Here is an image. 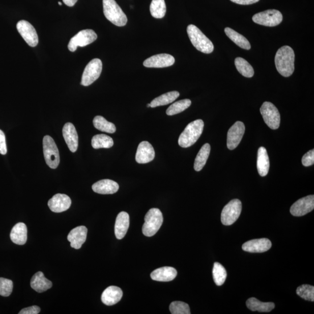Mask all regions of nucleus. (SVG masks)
<instances>
[{
  "label": "nucleus",
  "mask_w": 314,
  "mask_h": 314,
  "mask_svg": "<svg viewBox=\"0 0 314 314\" xmlns=\"http://www.w3.org/2000/svg\"><path fill=\"white\" fill-rule=\"evenodd\" d=\"M295 52L288 46H283L277 51L275 63L277 71L284 77H289L295 71Z\"/></svg>",
  "instance_id": "nucleus-1"
},
{
  "label": "nucleus",
  "mask_w": 314,
  "mask_h": 314,
  "mask_svg": "<svg viewBox=\"0 0 314 314\" xmlns=\"http://www.w3.org/2000/svg\"><path fill=\"white\" fill-rule=\"evenodd\" d=\"M204 126L205 124L202 120H195L187 125L179 136V145L183 148H187L193 146L201 136Z\"/></svg>",
  "instance_id": "nucleus-2"
},
{
  "label": "nucleus",
  "mask_w": 314,
  "mask_h": 314,
  "mask_svg": "<svg viewBox=\"0 0 314 314\" xmlns=\"http://www.w3.org/2000/svg\"><path fill=\"white\" fill-rule=\"evenodd\" d=\"M187 32L190 42L197 50L205 54H210L214 51L213 43L197 26L190 24L187 26Z\"/></svg>",
  "instance_id": "nucleus-3"
},
{
  "label": "nucleus",
  "mask_w": 314,
  "mask_h": 314,
  "mask_svg": "<svg viewBox=\"0 0 314 314\" xmlns=\"http://www.w3.org/2000/svg\"><path fill=\"white\" fill-rule=\"evenodd\" d=\"M105 18L117 26H124L128 22L127 16L115 0H103Z\"/></svg>",
  "instance_id": "nucleus-4"
},
{
  "label": "nucleus",
  "mask_w": 314,
  "mask_h": 314,
  "mask_svg": "<svg viewBox=\"0 0 314 314\" xmlns=\"http://www.w3.org/2000/svg\"><path fill=\"white\" fill-rule=\"evenodd\" d=\"M163 223L161 211L158 209H150L146 214L145 223L142 226V234L147 237H152L157 233Z\"/></svg>",
  "instance_id": "nucleus-5"
},
{
  "label": "nucleus",
  "mask_w": 314,
  "mask_h": 314,
  "mask_svg": "<svg viewBox=\"0 0 314 314\" xmlns=\"http://www.w3.org/2000/svg\"><path fill=\"white\" fill-rule=\"evenodd\" d=\"M43 153L47 165L52 169L59 166L60 159L58 148L53 138L50 136L43 138Z\"/></svg>",
  "instance_id": "nucleus-6"
},
{
  "label": "nucleus",
  "mask_w": 314,
  "mask_h": 314,
  "mask_svg": "<svg viewBox=\"0 0 314 314\" xmlns=\"http://www.w3.org/2000/svg\"><path fill=\"white\" fill-rule=\"evenodd\" d=\"M242 210V202L238 199H232L224 207L221 213V222L223 225H232L239 218Z\"/></svg>",
  "instance_id": "nucleus-7"
},
{
  "label": "nucleus",
  "mask_w": 314,
  "mask_h": 314,
  "mask_svg": "<svg viewBox=\"0 0 314 314\" xmlns=\"http://www.w3.org/2000/svg\"><path fill=\"white\" fill-rule=\"evenodd\" d=\"M264 121L273 130L278 129L280 123V113L275 106L270 102H264L260 108Z\"/></svg>",
  "instance_id": "nucleus-8"
},
{
  "label": "nucleus",
  "mask_w": 314,
  "mask_h": 314,
  "mask_svg": "<svg viewBox=\"0 0 314 314\" xmlns=\"http://www.w3.org/2000/svg\"><path fill=\"white\" fill-rule=\"evenodd\" d=\"M283 20L282 13L278 10H269L259 12L252 16L254 22L261 25L274 27L278 25Z\"/></svg>",
  "instance_id": "nucleus-9"
},
{
  "label": "nucleus",
  "mask_w": 314,
  "mask_h": 314,
  "mask_svg": "<svg viewBox=\"0 0 314 314\" xmlns=\"http://www.w3.org/2000/svg\"><path fill=\"white\" fill-rule=\"evenodd\" d=\"M103 69L102 61L99 59H95L85 67L81 77V84L88 87L99 79Z\"/></svg>",
  "instance_id": "nucleus-10"
},
{
  "label": "nucleus",
  "mask_w": 314,
  "mask_h": 314,
  "mask_svg": "<svg viewBox=\"0 0 314 314\" xmlns=\"http://www.w3.org/2000/svg\"><path fill=\"white\" fill-rule=\"evenodd\" d=\"M97 39L96 32L92 30L81 31L71 39L68 44L69 51L74 52L78 47H85Z\"/></svg>",
  "instance_id": "nucleus-11"
},
{
  "label": "nucleus",
  "mask_w": 314,
  "mask_h": 314,
  "mask_svg": "<svg viewBox=\"0 0 314 314\" xmlns=\"http://www.w3.org/2000/svg\"><path fill=\"white\" fill-rule=\"evenodd\" d=\"M16 27L20 35L28 46L34 47L38 44V34L34 27L30 22L24 20H20L16 24Z\"/></svg>",
  "instance_id": "nucleus-12"
},
{
  "label": "nucleus",
  "mask_w": 314,
  "mask_h": 314,
  "mask_svg": "<svg viewBox=\"0 0 314 314\" xmlns=\"http://www.w3.org/2000/svg\"><path fill=\"white\" fill-rule=\"evenodd\" d=\"M244 132H245V126L243 122H236L227 132V148L233 150L237 148L242 139Z\"/></svg>",
  "instance_id": "nucleus-13"
},
{
  "label": "nucleus",
  "mask_w": 314,
  "mask_h": 314,
  "mask_svg": "<svg viewBox=\"0 0 314 314\" xmlns=\"http://www.w3.org/2000/svg\"><path fill=\"white\" fill-rule=\"evenodd\" d=\"M314 209V195L300 198L293 204L291 208V213L295 217H301L310 213Z\"/></svg>",
  "instance_id": "nucleus-14"
},
{
  "label": "nucleus",
  "mask_w": 314,
  "mask_h": 314,
  "mask_svg": "<svg viewBox=\"0 0 314 314\" xmlns=\"http://www.w3.org/2000/svg\"><path fill=\"white\" fill-rule=\"evenodd\" d=\"M175 61L173 55L160 54L149 57L144 61V65L147 68H165L172 66Z\"/></svg>",
  "instance_id": "nucleus-15"
},
{
  "label": "nucleus",
  "mask_w": 314,
  "mask_h": 314,
  "mask_svg": "<svg viewBox=\"0 0 314 314\" xmlns=\"http://www.w3.org/2000/svg\"><path fill=\"white\" fill-rule=\"evenodd\" d=\"M71 203V199L67 195L56 194L48 201V206L51 211L60 213L68 210Z\"/></svg>",
  "instance_id": "nucleus-16"
},
{
  "label": "nucleus",
  "mask_w": 314,
  "mask_h": 314,
  "mask_svg": "<svg viewBox=\"0 0 314 314\" xmlns=\"http://www.w3.org/2000/svg\"><path fill=\"white\" fill-rule=\"evenodd\" d=\"M155 157L153 147L148 141H142L138 145L136 154V161L138 164H147Z\"/></svg>",
  "instance_id": "nucleus-17"
},
{
  "label": "nucleus",
  "mask_w": 314,
  "mask_h": 314,
  "mask_svg": "<svg viewBox=\"0 0 314 314\" xmlns=\"http://www.w3.org/2000/svg\"><path fill=\"white\" fill-rule=\"evenodd\" d=\"M88 229L84 226H77L69 232L68 240L71 246L75 249H79L87 240Z\"/></svg>",
  "instance_id": "nucleus-18"
},
{
  "label": "nucleus",
  "mask_w": 314,
  "mask_h": 314,
  "mask_svg": "<svg viewBox=\"0 0 314 314\" xmlns=\"http://www.w3.org/2000/svg\"><path fill=\"white\" fill-rule=\"evenodd\" d=\"M271 246L272 243L270 240L262 238L251 240L244 243L242 249L249 252H264L270 250Z\"/></svg>",
  "instance_id": "nucleus-19"
},
{
  "label": "nucleus",
  "mask_w": 314,
  "mask_h": 314,
  "mask_svg": "<svg viewBox=\"0 0 314 314\" xmlns=\"http://www.w3.org/2000/svg\"><path fill=\"white\" fill-rule=\"evenodd\" d=\"M63 136L69 150L72 153L76 152L78 148V135L74 125L67 123L63 129Z\"/></svg>",
  "instance_id": "nucleus-20"
},
{
  "label": "nucleus",
  "mask_w": 314,
  "mask_h": 314,
  "mask_svg": "<svg viewBox=\"0 0 314 314\" xmlns=\"http://www.w3.org/2000/svg\"><path fill=\"white\" fill-rule=\"evenodd\" d=\"M119 185L109 179H103L93 184L92 189L95 192L101 194H112L119 190Z\"/></svg>",
  "instance_id": "nucleus-21"
},
{
  "label": "nucleus",
  "mask_w": 314,
  "mask_h": 314,
  "mask_svg": "<svg viewBox=\"0 0 314 314\" xmlns=\"http://www.w3.org/2000/svg\"><path fill=\"white\" fill-rule=\"evenodd\" d=\"M123 292L121 289L115 286H111L103 292L101 296V301L104 304L111 306L119 302L121 300Z\"/></svg>",
  "instance_id": "nucleus-22"
},
{
  "label": "nucleus",
  "mask_w": 314,
  "mask_h": 314,
  "mask_svg": "<svg viewBox=\"0 0 314 314\" xmlns=\"http://www.w3.org/2000/svg\"><path fill=\"white\" fill-rule=\"evenodd\" d=\"M176 269L170 267H164L157 269L151 274V278L159 282H169L177 276Z\"/></svg>",
  "instance_id": "nucleus-23"
},
{
  "label": "nucleus",
  "mask_w": 314,
  "mask_h": 314,
  "mask_svg": "<svg viewBox=\"0 0 314 314\" xmlns=\"http://www.w3.org/2000/svg\"><path fill=\"white\" fill-rule=\"evenodd\" d=\"M129 215L126 212L122 211L118 215L115 225V235L118 239H123L129 227Z\"/></svg>",
  "instance_id": "nucleus-24"
},
{
  "label": "nucleus",
  "mask_w": 314,
  "mask_h": 314,
  "mask_svg": "<svg viewBox=\"0 0 314 314\" xmlns=\"http://www.w3.org/2000/svg\"><path fill=\"white\" fill-rule=\"evenodd\" d=\"M52 286L50 280L44 276L42 272H37L31 281V287L36 292L43 293L50 289Z\"/></svg>",
  "instance_id": "nucleus-25"
},
{
  "label": "nucleus",
  "mask_w": 314,
  "mask_h": 314,
  "mask_svg": "<svg viewBox=\"0 0 314 314\" xmlns=\"http://www.w3.org/2000/svg\"><path fill=\"white\" fill-rule=\"evenodd\" d=\"M27 230L25 224L16 223L12 228L10 234L11 241L18 245H23L27 241Z\"/></svg>",
  "instance_id": "nucleus-26"
},
{
  "label": "nucleus",
  "mask_w": 314,
  "mask_h": 314,
  "mask_svg": "<svg viewBox=\"0 0 314 314\" xmlns=\"http://www.w3.org/2000/svg\"><path fill=\"white\" fill-rule=\"evenodd\" d=\"M256 166L261 177L267 176L270 169V159L267 151L264 147H260L258 150Z\"/></svg>",
  "instance_id": "nucleus-27"
},
{
  "label": "nucleus",
  "mask_w": 314,
  "mask_h": 314,
  "mask_svg": "<svg viewBox=\"0 0 314 314\" xmlns=\"http://www.w3.org/2000/svg\"><path fill=\"white\" fill-rule=\"evenodd\" d=\"M246 305L248 309L252 311H259L261 312H269L274 309L275 305L272 302H262L258 299L251 297L246 301Z\"/></svg>",
  "instance_id": "nucleus-28"
},
{
  "label": "nucleus",
  "mask_w": 314,
  "mask_h": 314,
  "mask_svg": "<svg viewBox=\"0 0 314 314\" xmlns=\"http://www.w3.org/2000/svg\"><path fill=\"white\" fill-rule=\"evenodd\" d=\"M225 32L228 38L238 46L245 49V50H250L251 48L250 43L245 37L239 34V33L230 27H226Z\"/></svg>",
  "instance_id": "nucleus-29"
},
{
  "label": "nucleus",
  "mask_w": 314,
  "mask_h": 314,
  "mask_svg": "<svg viewBox=\"0 0 314 314\" xmlns=\"http://www.w3.org/2000/svg\"><path fill=\"white\" fill-rule=\"evenodd\" d=\"M211 151V146L209 144L203 145L195 159L194 169L195 171H201L206 164Z\"/></svg>",
  "instance_id": "nucleus-30"
},
{
  "label": "nucleus",
  "mask_w": 314,
  "mask_h": 314,
  "mask_svg": "<svg viewBox=\"0 0 314 314\" xmlns=\"http://www.w3.org/2000/svg\"><path fill=\"white\" fill-rule=\"evenodd\" d=\"M179 95H180V94L177 91L165 93L164 95L156 98V99H154L151 102V107L155 108L172 103L178 99Z\"/></svg>",
  "instance_id": "nucleus-31"
},
{
  "label": "nucleus",
  "mask_w": 314,
  "mask_h": 314,
  "mask_svg": "<svg viewBox=\"0 0 314 314\" xmlns=\"http://www.w3.org/2000/svg\"><path fill=\"white\" fill-rule=\"evenodd\" d=\"M113 145L112 138L106 134H97L92 138V146L95 149H109L112 148Z\"/></svg>",
  "instance_id": "nucleus-32"
},
{
  "label": "nucleus",
  "mask_w": 314,
  "mask_h": 314,
  "mask_svg": "<svg viewBox=\"0 0 314 314\" xmlns=\"http://www.w3.org/2000/svg\"><path fill=\"white\" fill-rule=\"evenodd\" d=\"M93 125L97 129L101 132L108 133L116 132V125L106 120L103 117L97 116L94 118Z\"/></svg>",
  "instance_id": "nucleus-33"
},
{
  "label": "nucleus",
  "mask_w": 314,
  "mask_h": 314,
  "mask_svg": "<svg viewBox=\"0 0 314 314\" xmlns=\"http://www.w3.org/2000/svg\"><path fill=\"white\" fill-rule=\"evenodd\" d=\"M150 10L151 14L154 18L157 19L164 18L166 11L165 0H152Z\"/></svg>",
  "instance_id": "nucleus-34"
},
{
  "label": "nucleus",
  "mask_w": 314,
  "mask_h": 314,
  "mask_svg": "<svg viewBox=\"0 0 314 314\" xmlns=\"http://www.w3.org/2000/svg\"><path fill=\"white\" fill-rule=\"evenodd\" d=\"M235 64L237 70L243 76L252 77L254 76V69L246 60L238 57L235 60Z\"/></svg>",
  "instance_id": "nucleus-35"
},
{
  "label": "nucleus",
  "mask_w": 314,
  "mask_h": 314,
  "mask_svg": "<svg viewBox=\"0 0 314 314\" xmlns=\"http://www.w3.org/2000/svg\"><path fill=\"white\" fill-rule=\"evenodd\" d=\"M191 104V101L189 99L179 100L169 106L166 109V113L169 116L176 115V114L184 111L190 107Z\"/></svg>",
  "instance_id": "nucleus-36"
},
{
  "label": "nucleus",
  "mask_w": 314,
  "mask_h": 314,
  "mask_svg": "<svg viewBox=\"0 0 314 314\" xmlns=\"http://www.w3.org/2000/svg\"><path fill=\"white\" fill-rule=\"evenodd\" d=\"M214 282L217 286H221L225 282L227 272L225 268L219 263H215L213 270Z\"/></svg>",
  "instance_id": "nucleus-37"
},
{
  "label": "nucleus",
  "mask_w": 314,
  "mask_h": 314,
  "mask_svg": "<svg viewBox=\"0 0 314 314\" xmlns=\"http://www.w3.org/2000/svg\"><path fill=\"white\" fill-rule=\"evenodd\" d=\"M297 295L309 301H314V287L311 285L303 284L297 289Z\"/></svg>",
  "instance_id": "nucleus-38"
},
{
  "label": "nucleus",
  "mask_w": 314,
  "mask_h": 314,
  "mask_svg": "<svg viewBox=\"0 0 314 314\" xmlns=\"http://www.w3.org/2000/svg\"><path fill=\"white\" fill-rule=\"evenodd\" d=\"M169 310L173 314H190V309L188 304L182 301H174L169 305Z\"/></svg>",
  "instance_id": "nucleus-39"
},
{
  "label": "nucleus",
  "mask_w": 314,
  "mask_h": 314,
  "mask_svg": "<svg viewBox=\"0 0 314 314\" xmlns=\"http://www.w3.org/2000/svg\"><path fill=\"white\" fill-rule=\"evenodd\" d=\"M12 289H13V282L12 280L0 278V296L3 297L10 296L12 293Z\"/></svg>",
  "instance_id": "nucleus-40"
},
{
  "label": "nucleus",
  "mask_w": 314,
  "mask_h": 314,
  "mask_svg": "<svg viewBox=\"0 0 314 314\" xmlns=\"http://www.w3.org/2000/svg\"><path fill=\"white\" fill-rule=\"evenodd\" d=\"M314 164V150L309 151L302 158V164L304 166H309Z\"/></svg>",
  "instance_id": "nucleus-41"
},
{
  "label": "nucleus",
  "mask_w": 314,
  "mask_h": 314,
  "mask_svg": "<svg viewBox=\"0 0 314 314\" xmlns=\"http://www.w3.org/2000/svg\"><path fill=\"white\" fill-rule=\"evenodd\" d=\"M7 153V148L5 134L0 130V154L5 155Z\"/></svg>",
  "instance_id": "nucleus-42"
},
{
  "label": "nucleus",
  "mask_w": 314,
  "mask_h": 314,
  "mask_svg": "<svg viewBox=\"0 0 314 314\" xmlns=\"http://www.w3.org/2000/svg\"><path fill=\"white\" fill-rule=\"evenodd\" d=\"M40 312V308L38 306H36V305H34V306L27 307L26 308H23L20 311L19 313V314H38Z\"/></svg>",
  "instance_id": "nucleus-43"
},
{
  "label": "nucleus",
  "mask_w": 314,
  "mask_h": 314,
  "mask_svg": "<svg viewBox=\"0 0 314 314\" xmlns=\"http://www.w3.org/2000/svg\"><path fill=\"white\" fill-rule=\"evenodd\" d=\"M231 2L240 4V5H250V4L258 3L260 0H231Z\"/></svg>",
  "instance_id": "nucleus-44"
},
{
  "label": "nucleus",
  "mask_w": 314,
  "mask_h": 314,
  "mask_svg": "<svg viewBox=\"0 0 314 314\" xmlns=\"http://www.w3.org/2000/svg\"><path fill=\"white\" fill-rule=\"evenodd\" d=\"M63 2L68 7H73L77 2V0H63Z\"/></svg>",
  "instance_id": "nucleus-45"
},
{
  "label": "nucleus",
  "mask_w": 314,
  "mask_h": 314,
  "mask_svg": "<svg viewBox=\"0 0 314 314\" xmlns=\"http://www.w3.org/2000/svg\"><path fill=\"white\" fill-rule=\"evenodd\" d=\"M59 4L60 6H62V3H61V2H59Z\"/></svg>",
  "instance_id": "nucleus-46"
},
{
  "label": "nucleus",
  "mask_w": 314,
  "mask_h": 314,
  "mask_svg": "<svg viewBox=\"0 0 314 314\" xmlns=\"http://www.w3.org/2000/svg\"><path fill=\"white\" fill-rule=\"evenodd\" d=\"M148 107H151L150 104H148Z\"/></svg>",
  "instance_id": "nucleus-47"
}]
</instances>
